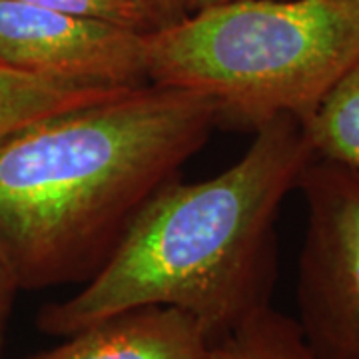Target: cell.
<instances>
[{"label": "cell", "instance_id": "cell-2", "mask_svg": "<svg viewBox=\"0 0 359 359\" xmlns=\"http://www.w3.org/2000/svg\"><path fill=\"white\" fill-rule=\"evenodd\" d=\"M254 132L245 154L218 176L164 184L84 287L40 309V332L66 337L128 309L164 306L192 316L214 344L271 306L276 222L316 152L294 116Z\"/></svg>", "mask_w": 359, "mask_h": 359}, {"label": "cell", "instance_id": "cell-4", "mask_svg": "<svg viewBox=\"0 0 359 359\" xmlns=\"http://www.w3.org/2000/svg\"><path fill=\"white\" fill-rule=\"evenodd\" d=\"M297 190L306 231L295 321L318 359H359V168L316 158Z\"/></svg>", "mask_w": 359, "mask_h": 359}, {"label": "cell", "instance_id": "cell-8", "mask_svg": "<svg viewBox=\"0 0 359 359\" xmlns=\"http://www.w3.org/2000/svg\"><path fill=\"white\" fill-rule=\"evenodd\" d=\"M316 158L359 168V56L304 124Z\"/></svg>", "mask_w": 359, "mask_h": 359}, {"label": "cell", "instance_id": "cell-1", "mask_svg": "<svg viewBox=\"0 0 359 359\" xmlns=\"http://www.w3.org/2000/svg\"><path fill=\"white\" fill-rule=\"evenodd\" d=\"M218 122L202 96L142 84L0 140V256L20 290L88 282Z\"/></svg>", "mask_w": 359, "mask_h": 359}, {"label": "cell", "instance_id": "cell-5", "mask_svg": "<svg viewBox=\"0 0 359 359\" xmlns=\"http://www.w3.org/2000/svg\"><path fill=\"white\" fill-rule=\"evenodd\" d=\"M146 34L126 26L0 0V62L88 86L148 84Z\"/></svg>", "mask_w": 359, "mask_h": 359}, {"label": "cell", "instance_id": "cell-11", "mask_svg": "<svg viewBox=\"0 0 359 359\" xmlns=\"http://www.w3.org/2000/svg\"><path fill=\"white\" fill-rule=\"evenodd\" d=\"M20 292V285L14 278L13 269L0 256V353L4 349L6 341V330H8V320L13 313L14 297Z\"/></svg>", "mask_w": 359, "mask_h": 359}, {"label": "cell", "instance_id": "cell-12", "mask_svg": "<svg viewBox=\"0 0 359 359\" xmlns=\"http://www.w3.org/2000/svg\"><path fill=\"white\" fill-rule=\"evenodd\" d=\"M150 2L166 18V25L182 18L184 14H188V11H186V0H150Z\"/></svg>", "mask_w": 359, "mask_h": 359}, {"label": "cell", "instance_id": "cell-3", "mask_svg": "<svg viewBox=\"0 0 359 359\" xmlns=\"http://www.w3.org/2000/svg\"><path fill=\"white\" fill-rule=\"evenodd\" d=\"M359 56V0H228L146 34L148 84L214 102L257 130L306 124Z\"/></svg>", "mask_w": 359, "mask_h": 359}, {"label": "cell", "instance_id": "cell-7", "mask_svg": "<svg viewBox=\"0 0 359 359\" xmlns=\"http://www.w3.org/2000/svg\"><path fill=\"white\" fill-rule=\"evenodd\" d=\"M124 90L128 88L40 76L0 62V140L40 120L102 102Z\"/></svg>", "mask_w": 359, "mask_h": 359}, {"label": "cell", "instance_id": "cell-10", "mask_svg": "<svg viewBox=\"0 0 359 359\" xmlns=\"http://www.w3.org/2000/svg\"><path fill=\"white\" fill-rule=\"evenodd\" d=\"M22 2L58 11V13L126 26L138 32H152L166 25V18L150 0H22Z\"/></svg>", "mask_w": 359, "mask_h": 359}, {"label": "cell", "instance_id": "cell-9", "mask_svg": "<svg viewBox=\"0 0 359 359\" xmlns=\"http://www.w3.org/2000/svg\"><path fill=\"white\" fill-rule=\"evenodd\" d=\"M208 359H318L294 318L268 306L210 347Z\"/></svg>", "mask_w": 359, "mask_h": 359}, {"label": "cell", "instance_id": "cell-6", "mask_svg": "<svg viewBox=\"0 0 359 359\" xmlns=\"http://www.w3.org/2000/svg\"><path fill=\"white\" fill-rule=\"evenodd\" d=\"M210 347V337L192 316L150 306L96 321L28 359H208Z\"/></svg>", "mask_w": 359, "mask_h": 359}, {"label": "cell", "instance_id": "cell-13", "mask_svg": "<svg viewBox=\"0 0 359 359\" xmlns=\"http://www.w3.org/2000/svg\"><path fill=\"white\" fill-rule=\"evenodd\" d=\"M218 2H228V0H186V11L192 13L196 8L210 6V4H218Z\"/></svg>", "mask_w": 359, "mask_h": 359}]
</instances>
